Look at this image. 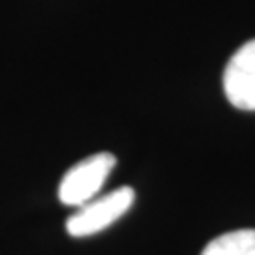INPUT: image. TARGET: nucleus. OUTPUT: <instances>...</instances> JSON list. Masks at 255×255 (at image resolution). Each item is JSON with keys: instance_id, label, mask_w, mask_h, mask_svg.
<instances>
[{"instance_id": "obj_2", "label": "nucleus", "mask_w": 255, "mask_h": 255, "mask_svg": "<svg viewBox=\"0 0 255 255\" xmlns=\"http://www.w3.org/2000/svg\"><path fill=\"white\" fill-rule=\"evenodd\" d=\"M134 197H136L134 189L128 185H123V187H119V189L108 193L104 197L85 202L74 216L66 219L68 235L82 238L101 233L106 227H110L112 223H116L132 206Z\"/></svg>"}, {"instance_id": "obj_3", "label": "nucleus", "mask_w": 255, "mask_h": 255, "mask_svg": "<svg viewBox=\"0 0 255 255\" xmlns=\"http://www.w3.org/2000/svg\"><path fill=\"white\" fill-rule=\"evenodd\" d=\"M223 91L238 110H255V40L240 46L223 72Z\"/></svg>"}, {"instance_id": "obj_1", "label": "nucleus", "mask_w": 255, "mask_h": 255, "mask_svg": "<svg viewBox=\"0 0 255 255\" xmlns=\"http://www.w3.org/2000/svg\"><path fill=\"white\" fill-rule=\"evenodd\" d=\"M116 164V155L108 151L95 153L74 164L59 183V201L66 206H83L85 202L93 201Z\"/></svg>"}, {"instance_id": "obj_4", "label": "nucleus", "mask_w": 255, "mask_h": 255, "mask_svg": "<svg viewBox=\"0 0 255 255\" xmlns=\"http://www.w3.org/2000/svg\"><path fill=\"white\" fill-rule=\"evenodd\" d=\"M201 255H255V229H238L214 238Z\"/></svg>"}]
</instances>
